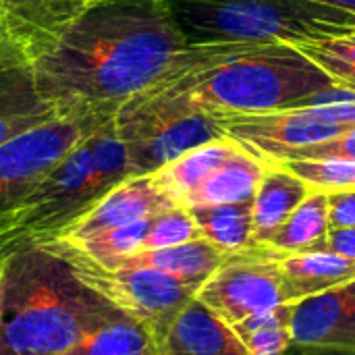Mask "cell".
Instances as JSON below:
<instances>
[{
  "instance_id": "cell-3",
  "label": "cell",
  "mask_w": 355,
  "mask_h": 355,
  "mask_svg": "<svg viewBox=\"0 0 355 355\" xmlns=\"http://www.w3.org/2000/svg\"><path fill=\"white\" fill-rule=\"evenodd\" d=\"M125 318L35 239L6 241L0 295V355H60Z\"/></svg>"
},
{
  "instance_id": "cell-22",
  "label": "cell",
  "mask_w": 355,
  "mask_h": 355,
  "mask_svg": "<svg viewBox=\"0 0 355 355\" xmlns=\"http://www.w3.org/2000/svg\"><path fill=\"white\" fill-rule=\"evenodd\" d=\"M60 355H160L156 335L141 322L125 316L114 320Z\"/></svg>"
},
{
  "instance_id": "cell-35",
  "label": "cell",
  "mask_w": 355,
  "mask_h": 355,
  "mask_svg": "<svg viewBox=\"0 0 355 355\" xmlns=\"http://www.w3.org/2000/svg\"><path fill=\"white\" fill-rule=\"evenodd\" d=\"M4 256H6V241L0 243V295H2V272H4Z\"/></svg>"
},
{
  "instance_id": "cell-33",
  "label": "cell",
  "mask_w": 355,
  "mask_h": 355,
  "mask_svg": "<svg viewBox=\"0 0 355 355\" xmlns=\"http://www.w3.org/2000/svg\"><path fill=\"white\" fill-rule=\"evenodd\" d=\"M322 250H329V252H335V254H341L345 258L355 260V227L331 229Z\"/></svg>"
},
{
  "instance_id": "cell-21",
  "label": "cell",
  "mask_w": 355,
  "mask_h": 355,
  "mask_svg": "<svg viewBox=\"0 0 355 355\" xmlns=\"http://www.w3.org/2000/svg\"><path fill=\"white\" fill-rule=\"evenodd\" d=\"M329 231V193L314 191L270 237L266 250L270 254H302L322 250Z\"/></svg>"
},
{
  "instance_id": "cell-1",
  "label": "cell",
  "mask_w": 355,
  "mask_h": 355,
  "mask_svg": "<svg viewBox=\"0 0 355 355\" xmlns=\"http://www.w3.org/2000/svg\"><path fill=\"white\" fill-rule=\"evenodd\" d=\"M23 46L58 116H114L189 50L168 0H106Z\"/></svg>"
},
{
  "instance_id": "cell-26",
  "label": "cell",
  "mask_w": 355,
  "mask_h": 355,
  "mask_svg": "<svg viewBox=\"0 0 355 355\" xmlns=\"http://www.w3.org/2000/svg\"><path fill=\"white\" fill-rule=\"evenodd\" d=\"M272 164H281L297 175L312 191H355V160H283Z\"/></svg>"
},
{
  "instance_id": "cell-32",
  "label": "cell",
  "mask_w": 355,
  "mask_h": 355,
  "mask_svg": "<svg viewBox=\"0 0 355 355\" xmlns=\"http://www.w3.org/2000/svg\"><path fill=\"white\" fill-rule=\"evenodd\" d=\"M329 225L331 229L355 227V191L329 193Z\"/></svg>"
},
{
  "instance_id": "cell-5",
  "label": "cell",
  "mask_w": 355,
  "mask_h": 355,
  "mask_svg": "<svg viewBox=\"0 0 355 355\" xmlns=\"http://www.w3.org/2000/svg\"><path fill=\"white\" fill-rule=\"evenodd\" d=\"M189 46L308 42L354 33V15L318 0H168Z\"/></svg>"
},
{
  "instance_id": "cell-39",
  "label": "cell",
  "mask_w": 355,
  "mask_h": 355,
  "mask_svg": "<svg viewBox=\"0 0 355 355\" xmlns=\"http://www.w3.org/2000/svg\"><path fill=\"white\" fill-rule=\"evenodd\" d=\"M0 243H2V241H0Z\"/></svg>"
},
{
  "instance_id": "cell-34",
  "label": "cell",
  "mask_w": 355,
  "mask_h": 355,
  "mask_svg": "<svg viewBox=\"0 0 355 355\" xmlns=\"http://www.w3.org/2000/svg\"><path fill=\"white\" fill-rule=\"evenodd\" d=\"M318 2H324L329 6H335V8H341V10L355 15V0H318Z\"/></svg>"
},
{
  "instance_id": "cell-12",
  "label": "cell",
  "mask_w": 355,
  "mask_h": 355,
  "mask_svg": "<svg viewBox=\"0 0 355 355\" xmlns=\"http://www.w3.org/2000/svg\"><path fill=\"white\" fill-rule=\"evenodd\" d=\"M175 206L177 204L158 187L152 175H135L112 187L89 210L46 237L79 241L114 227L154 218Z\"/></svg>"
},
{
  "instance_id": "cell-14",
  "label": "cell",
  "mask_w": 355,
  "mask_h": 355,
  "mask_svg": "<svg viewBox=\"0 0 355 355\" xmlns=\"http://www.w3.org/2000/svg\"><path fill=\"white\" fill-rule=\"evenodd\" d=\"M285 304H297L302 300L347 287L355 281V260L329 250H314L302 254H270Z\"/></svg>"
},
{
  "instance_id": "cell-29",
  "label": "cell",
  "mask_w": 355,
  "mask_h": 355,
  "mask_svg": "<svg viewBox=\"0 0 355 355\" xmlns=\"http://www.w3.org/2000/svg\"><path fill=\"white\" fill-rule=\"evenodd\" d=\"M50 0H0V31L21 40Z\"/></svg>"
},
{
  "instance_id": "cell-28",
  "label": "cell",
  "mask_w": 355,
  "mask_h": 355,
  "mask_svg": "<svg viewBox=\"0 0 355 355\" xmlns=\"http://www.w3.org/2000/svg\"><path fill=\"white\" fill-rule=\"evenodd\" d=\"M302 106L329 123L341 127H355V92L352 89L335 87L324 94L312 96Z\"/></svg>"
},
{
  "instance_id": "cell-25",
  "label": "cell",
  "mask_w": 355,
  "mask_h": 355,
  "mask_svg": "<svg viewBox=\"0 0 355 355\" xmlns=\"http://www.w3.org/2000/svg\"><path fill=\"white\" fill-rule=\"evenodd\" d=\"M293 46L329 73L339 87L355 92V31L337 37L295 42Z\"/></svg>"
},
{
  "instance_id": "cell-13",
  "label": "cell",
  "mask_w": 355,
  "mask_h": 355,
  "mask_svg": "<svg viewBox=\"0 0 355 355\" xmlns=\"http://www.w3.org/2000/svg\"><path fill=\"white\" fill-rule=\"evenodd\" d=\"M291 343L302 352L355 354V293L339 287L293 304Z\"/></svg>"
},
{
  "instance_id": "cell-9",
  "label": "cell",
  "mask_w": 355,
  "mask_h": 355,
  "mask_svg": "<svg viewBox=\"0 0 355 355\" xmlns=\"http://www.w3.org/2000/svg\"><path fill=\"white\" fill-rule=\"evenodd\" d=\"M196 300L231 327L285 304L279 272L266 248L231 256L198 289Z\"/></svg>"
},
{
  "instance_id": "cell-18",
  "label": "cell",
  "mask_w": 355,
  "mask_h": 355,
  "mask_svg": "<svg viewBox=\"0 0 355 355\" xmlns=\"http://www.w3.org/2000/svg\"><path fill=\"white\" fill-rule=\"evenodd\" d=\"M231 256L216 250L206 239H196L183 245L164 248V250H141L127 260H123L114 268L135 266V268H152L175 277L179 281L202 287Z\"/></svg>"
},
{
  "instance_id": "cell-20",
  "label": "cell",
  "mask_w": 355,
  "mask_h": 355,
  "mask_svg": "<svg viewBox=\"0 0 355 355\" xmlns=\"http://www.w3.org/2000/svg\"><path fill=\"white\" fill-rule=\"evenodd\" d=\"M202 239L212 243L227 256H239L258 250L254 245V216L252 202L245 204H216L189 208Z\"/></svg>"
},
{
  "instance_id": "cell-24",
  "label": "cell",
  "mask_w": 355,
  "mask_h": 355,
  "mask_svg": "<svg viewBox=\"0 0 355 355\" xmlns=\"http://www.w3.org/2000/svg\"><path fill=\"white\" fill-rule=\"evenodd\" d=\"M150 220L152 218L137 220V223L123 225V227H114V229L102 231L98 235H92L87 239H79V241H69V239H64V241L71 243L73 248H77L89 260H94L102 266L114 268L123 260H127L129 256L144 250V241H146V235L150 229Z\"/></svg>"
},
{
  "instance_id": "cell-27",
  "label": "cell",
  "mask_w": 355,
  "mask_h": 355,
  "mask_svg": "<svg viewBox=\"0 0 355 355\" xmlns=\"http://www.w3.org/2000/svg\"><path fill=\"white\" fill-rule=\"evenodd\" d=\"M202 239L198 223L189 208L175 206L150 220L144 250H164Z\"/></svg>"
},
{
  "instance_id": "cell-17",
  "label": "cell",
  "mask_w": 355,
  "mask_h": 355,
  "mask_svg": "<svg viewBox=\"0 0 355 355\" xmlns=\"http://www.w3.org/2000/svg\"><path fill=\"white\" fill-rule=\"evenodd\" d=\"M266 160L254 156L245 148H239L189 196L183 208L252 202L266 175Z\"/></svg>"
},
{
  "instance_id": "cell-8",
  "label": "cell",
  "mask_w": 355,
  "mask_h": 355,
  "mask_svg": "<svg viewBox=\"0 0 355 355\" xmlns=\"http://www.w3.org/2000/svg\"><path fill=\"white\" fill-rule=\"evenodd\" d=\"M112 116H56L0 146V225L87 135Z\"/></svg>"
},
{
  "instance_id": "cell-36",
  "label": "cell",
  "mask_w": 355,
  "mask_h": 355,
  "mask_svg": "<svg viewBox=\"0 0 355 355\" xmlns=\"http://www.w3.org/2000/svg\"><path fill=\"white\" fill-rule=\"evenodd\" d=\"M304 355H355V354H343V352H314V349H306Z\"/></svg>"
},
{
  "instance_id": "cell-31",
  "label": "cell",
  "mask_w": 355,
  "mask_h": 355,
  "mask_svg": "<svg viewBox=\"0 0 355 355\" xmlns=\"http://www.w3.org/2000/svg\"><path fill=\"white\" fill-rule=\"evenodd\" d=\"M285 160H355V127L345 129L327 141L302 148Z\"/></svg>"
},
{
  "instance_id": "cell-30",
  "label": "cell",
  "mask_w": 355,
  "mask_h": 355,
  "mask_svg": "<svg viewBox=\"0 0 355 355\" xmlns=\"http://www.w3.org/2000/svg\"><path fill=\"white\" fill-rule=\"evenodd\" d=\"M100 2H106V0H50L44 6V10L40 12V17L35 19V23L31 25V29L19 42L27 44L29 40L37 37L40 33H46V31L54 29L56 25L73 19L81 10H85V8H89L94 4H100Z\"/></svg>"
},
{
  "instance_id": "cell-11",
  "label": "cell",
  "mask_w": 355,
  "mask_h": 355,
  "mask_svg": "<svg viewBox=\"0 0 355 355\" xmlns=\"http://www.w3.org/2000/svg\"><path fill=\"white\" fill-rule=\"evenodd\" d=\"M56 116L37 89L27 48L0 31V146Z\"/></svg>"
},
{
  "instance_id": "cell-7",
  "label": "cell",
  "mask_w": 355,
  "mask_h": 355,
  "mask_svg": "<svg viewBox=\"0 0 355 355\" xmlns=\"http://www.w3.org/2000/svg\"><path fill=\"white\" fill-rule=\"evenodd\" d=\"M114 127L133 175H152L185 152L225 137L220 116L171 108L144 94L116 110Z\"/></svg>"
},
{
  "instance_id": "cell-10",
  "label": "cell",
  "mask_w": 355,
  "mask_h": 355,
  "mask_svg": "<svg viewBox=\"0 0 355 355\" xmlns=\"http://www.w3.org/2000/svg\"><path fill=\"white\" fill-rule=\"evenodd\" d=\"M225 135L268 164L289 158L293 152L327 141L349 127H341L297 106L287 110L237 114L223 119Z\"/></svg>"
},
{
  "instance_id": "cell-16",
  "label": "cell",
  "mask_w": 355,
  "mask_h": 355,
  "mask_svg": "<svg viewBox=\"0 0 355 355\" xmlns=\"http://www.w3.org/2000/svg\"><path fill=\"white\" fill-rule=\"evenodd\" d=\"M310 193H314L312 187L297 175L281 164H268L256 198L252 200L254 245L266 248L270 237Z\"/></svg>"
},
{
  "instance_id": "cell-19",
  "label": "cell",
  "mask_w": 355,
  "mask_h": 355,
  "mask_svg": "<svg viewBox=\"0 0 355 355\" xmlns=\"http://www.w3.org/2000/svg\"><path fill=\"white\" fill-rule=\"evenodd\" d=\"M241 146L231 137H220L214 141H208L204 146H198L177 160L168 162L160 171L152 173L158 187L177 204L185 206L189 196L220 166L225 164Z\"/></svg>"
},
{
  "instance_id": "cell-15",
  "label": "cell",
  "mask_w": 355,
  "mask_h": 355,
  "mask_svg": "<svg viewBox=\"0 0 355 355\" xmlns=\"http://www.w3.org/2000/svg\"><path fill=\"white\" fill-rule=\"evenodd\" d=\"M160 355H250L231 324L191 300L158 341Z\"/></svg>"
},
{
  "instance_id": "cell-23",
  "label": "cell",
  "mask_w": 355,
  "mask_h": 355,
  "mask_svg": "<svg viewBox=\"0 0 355 355\" xmlns=\"http://www.w3.org/2000/svg\"><path fill=\"white\" fill-rule=\"evenodd\" d=\"M291 312L293 304H281L233 324V331L250 355H285L293 347Z\"/></svg>"
},
{
  "instance_id": "cell-38",
  "label": "cell",
  "mask_w": 355,
  "mask_h": 355,
  "mask_svg": "<svg viewBox=\"0 0 355 355\" xmlns=\"http://www.w3.org/2000/svg\"><path fill=\"white\" fill-rule=\"evenodd\" d=\"M354 23H355V15H354Z\"/></svg>"
},
{
  "instance_id": "cell-37",
  "label": "cell",
  "mask_w": 355,
  "mask_h": 355,
  "mask_svg": "<svg viewBox=\"0 0 355 355\" xmlns=\"http://www.w3.org/2000/svg\"><path fill=\"white\" fill-rule=\"evenodd\" d=\"M347 289H352V291L355 293V281H354V283H349V285H347Z\"/></svg>"
},
{
  "instance_id": "cell-6",
  "label": "cell",
  "mask_w": 355,
  "mask_h": 355,
  "mask_svg": "<svg viewBox=\"0 0 355 355\" xmlns=\"http://www.w3.org/2000/svg\"><path fill=\"white\" fill-rule=\"evenodd\" d=\"M29 239H35L52 254L62 258L83 285H87L92 291L102 295L125 316L146 324L156 335V341H160V337L175 320V316L191 300H196V293L200 289L198 285L179 281L175 277H168L152 268L102 266L89 260L85 254H81L64 239H56V237H29Z\"/></svg>"
},
{
  "instance_id": "cell-4",
  "label": "cell",
  "mask_w": 355,
  "mask_h": 355,
  "mask_svg": "<svg viewBox=\"0 0 355 355\" xmlns=\"http://www.w3.org/2000/svg\"><path fill=\"white\" fill-rule=\"evenodd\" d=\"M129 177L135 175L112 116L77 144L4 218L0 241L52 235Z\"/></svg>"
},
{
  "instance_id": "cell-2",
  "label": "cell",
  "mask_w": 355,
  "mask_h": 355,
  "mask_svg": "<svg viewBox=\"0 0 355 355\" xmlns=\"http://www.w3.org/2000/svg\"><path fill=\"white\" fill-rule=\"evenodd\" d=\"M335 87V79L293 44L272 42L189 46L171 73L141 94L225 119L297 108Z\"/></svg>"
}]
</instances>
